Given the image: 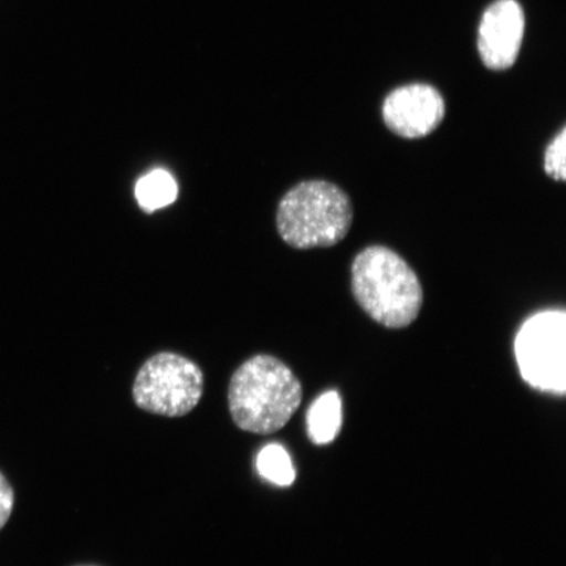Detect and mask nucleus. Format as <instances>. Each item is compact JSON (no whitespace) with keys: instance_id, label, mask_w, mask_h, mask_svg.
Segmentation results:
<instances>
[{"instance_id":"obj_3","label":"nucleus","mask_w":566,"mask_h":566,"mask_svg":"<svg viewBox=\"0 0 566 566\" xmlns=\"http://www.w3.org/2000/svg\"><path fill=\"white\" fill-rule=\"evenodd\" d=\"M353 217L350 198L336 184L302 181L282 197L277 230L283 242L295 250L328 248L348 235Z\"/></svg>"},{"instance_id":"obj_6","label":"nucleus","mask_w":566,"mask_h":566,"mask_svg":"<svg viewBox=\"0 0 566 566\" xmlns=\"http://www.w3.org/2000/svg\"><path fill=\"white\" fill-rule=\"evenodd\" d=\"M442 95L429 84H408L386 97L381 115L389 130L406 139L430 136L443 122Z\"/></svg>"},{"instance_id":"obj_5","label":"nucleus","mask_w":566,"mask_h":566,"mask_svg":"<svg viewBox=\"0 0 566 566\" xmlns=\"http://www.w3.org/2000/svg\"><path fill=\"white\" fill-rule=\"evenodd\" d=\"M523 379L543 392L566 391V314L543 311L522 325L514 344Z\"/></svg>"},{"instance_id":"obj_11","label":"nucleus","mask_w":566,"mask_h":566,"mask_svg":"<svg viewBox=\"0 0 566 566\" xmlns=\"http://www.w3.org/2000/svg\"><path fill=\"white\" fill-rule=\"evenodd\" d=\"M566 129L552 139L544 154V169L552 179L557 181L566 180Z\"/></svg>"},{"instance_id":"obj_10","label":"nucleus","mask_w":566,"mask_h":566,"mask_svg":"<svg viewBox=\"0 0 566 566\" xmlns=\"http://www.w3.org/2000/svg\"><path fill=\"white\" fill-rule=\"evenodd\" d=\"M256 467L261 476L279 486H290L296 478L292 458L279 443L268 444L259 452Z\"/></svg>"},{"instance_id":"obj_9","label":"nucleus","mask_w":566,"mask_h":566,"mask_svg":"<svg viewBox=\"0 0 566 566\" xmlns=\"http://www.w3.org/2000/svg\"><path fill=\"white\" fill-rule=\"evenodd\" d=\"M179 195V187L174 176L166 169H154V171L142 176L136 186V197L142 210L154 212L175 202Z\"/></svg>"},{"instance_id":"obj_1","label":"nucleus","mask_w":566,"mask_h":566,"mask_svg":"<svg viewBox=\"0 0 566 566\" xmlns=\"http://www.w3.org/2000/svg\"><path fill=\"white\" fill-rule=\"evenodd\" d=\"M302 398L300 379L282 360L266 354L247 359L230 380V413L247 433L269 436L286 427Z\"/></svg>"},{"instance_id":"obj_2","label":"nucleus","mask_w":566,"mask_h":566,"mask_svg":"<svg viewBox=\"0 0 566 566\" xmlns=\"http://www.w3.org/2000/svg\"><path fill=\"white\" fill-rule=\"evenodd\" d=\"M352 292L374 322L391 329L412 324L423 303L421 282L412 266L385 245L367 247L354 259Z\"/></svg>"},{"instance_id":"obj_4","label":"nucleus","mask_w":566,"mask_h":566,"mask_svg":"<svg viewBox=\"0 0 566 566\" xmlns=\"http://www.w3.org/2000/svg\"><path fill=\"white\" fill-rule=\"evenodd\" d=\"M203 386V373L193 360L161 352L140 367L133 385V399L147 413L175 419L192 412L201 401Z\"/></svg>"},{"instance_id":"obj_8","label":"nucleus","mask_w":566,"mask_h":566,"mask_svg":"<svg viewBox=\"0 0 566 566\" xmlns=\"http://www.w3.org/2000/svg\"><path fill=\"white\" fill-rule=\"evenodd\" d=\"M343 405L336 391L323 394L307 415V434L311 441L322 446L336 440L342 429Z\"/></svg>"},{"instance_id":"obj_12","label":"nucleus","mask_w":566,"mask_h":566,"mask_svg":"<svg viewBox=\"0 0 566 566\" xmlns=\"http://www.w3.org/2000/svg\"><path fill=\"white\" fill-rule=\"evenodd\" d=\"M13 502H15V494L7 479L0 473V530H2L10 520L13 511Z\"/></svg>"},{"instance_id":"obj_7","label":"nucleus","mask_w":566,"mask_h":566,"mask_svg":"<svg viewBox=\"0 0 566 566\" xmlns=\"http://www.w3.org/2000/svg\"><path fill=\"white\" fill-rule=\"evenodd\" d=\"M525 34V15L516 0H499L481 19L478 48L488 69L502 71L518 59Z\"/></svg>"}]
</instances>
